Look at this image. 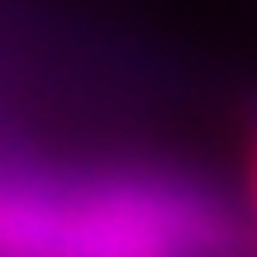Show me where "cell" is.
I'll list each match as a JSON object with an SVG mask.
<instances>
[{
	"label": "cell",
	"mask_w": 257,
	"mask_h": 257,
	"mask_svg": "<svg viewBox=\"0 0 257 257\" xmlns=\"http://www.w3.org/2000/svg\"><path fill=\"white\" fill-rule=\"evenodd\" d=\"M248 191H252V219H257V110L248 119Z\"/></svg>",
	"instance_id": "2"
},
{
	"label": "cell",
	"mask_w": 257,
	"mask_h": 257,
	"mask_svg": "<svg viewBox=\"0 0 257 257\" xmlns=\"http://www.w3.org/2000/svg\"><path fill=\"white\" fill-rule=\"evenodd\" d=\"M233 214L162 167L0 162V257H233Z\"/></svg>",
	"instance_id": "1"
}]
</instances>
